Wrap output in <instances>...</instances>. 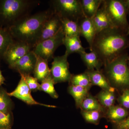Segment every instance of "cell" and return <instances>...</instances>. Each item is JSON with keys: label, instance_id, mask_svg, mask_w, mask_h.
Listing matches in <instances>:
<instances>
[{"label": "cell", "instance_id": "obj_1", "mask_svg": "<svg viewBox=\"0 0 129 129\" xmlns=\"http://www.w3.org/2000/svg\"><path fill=\"white\" fill-rule=\"evenodd\" d=\"M129 48V40L126 34L119 29L109 28L97 33L92 50L97 54L103 65L125 52Z\"/></svg>", "mask_w": 129, "mask_h": 129}, {"label": "cell", "instance_id": "obj_2", "mask_svg": "<svg viewBox=\"0 0 129 129\" xmlns=\"http://www.w3.org/2000/svg\"><path fill=\"white\" fill-rule=\"evenodd\" d=\"M53 13L50 9L29 15L8 29L13 39L33 48L37 44L44 24Z\"/></svg>", "mask_w": 129, "mask_h": 129}, {"label": "cell", "instance_id": "obj_3", "mask_svg": "<svg viewBox=\"0 0 129 129\" xmlns=\"http://www.w3.org/2000/svg\"><path fill=\"white\" fill-rule=\"evenodd\" d=\"M40 2L37 0H0V26L9 28L30 15Z\"/></svg>", "mask_w": 129, "mask_h": 129}, {"label": "cell", "instance_id": "obj_4", "mask_svg": "<svg viewBox=\"0 0 129 129\" xmlns=\"http://www.w3.org/2000/svg\"><path fill=\"white\" fill-rule=\"evenodd\" d=\"M129 56L126 52L104 65L102 72L113 88L123 90L129 88Z\"/></svg>", "mask_w": 129, "mask_h": 129}, {"label": "cell", "instance_id": "obj_5", "mask_svg": "<svg viewBox=\"0 0 129 129\" xmlns=\"http://www.w3.org/2000/svg\"><path fill=\"white\" fill-rule=\"evenodd\" d=\"M104 7L112 28L119 29L126 34L128 28L127 15L129 12L124 1L103 0Z\"/></svg>", "mask_w": 129, "mask_h": 129}, {"label": "cell", "instance_id": "obj_6", "mask_svg": "<svg viewBox=\"0 0 129 129\" xmlns=\"http://www.w3.org/2000/svg\"><path fill=\"white\" fill-rule=\"evenodd\" d=\"M50 9L61 19L78 22L84 17L80 0H52Z\"/></svg>", "mask_w": 129, "mask_h": 129}, {"label": "cell", "instance_id": "obj_7", "mask_svg": "<svg viewBox=\"0 0 129 129\" xmlns=\"http://www.w3.org/2000/svg\"><path fill=\"white\" fill-rule=\"evenodd\" d=\"M64 37V33L61 27L54 36L38 43L32 50L36 55L48 61L53 59L55 51L63 45Z\"/></svg>", "mask_w": 129, "mask_h": 129}, {"label": "cell", "instance_id": "obj_8", "mask_svg": "<svg viewBox=\"0 0 129 129\" xmlns=\"http://www.w3.org/2000/svg\"><path fill=\"white\" fill-rule=\"evenodd\" d=\"M68 56L64 53L63 55L53 57L50 72L55 84L69 82L70 80L72 75L69 71V64L68 61Z\"/></svg>", "mask_w": 129, "mask_h": 129}, {"label": "cell", "instance_id": "obj_9", "mask_svg": "<svg viewBox=\"0 0 129 129\" xmlns=\"http://www.w3.org/2000/svg\"><path fill=\"white\" fill-rule=\"evenodd\" d=\"M32 49V47L27 43L14 40L8 47L3 59L8 66H10L28 53Z\"/></svg>", "mask_w": 129, "mask_h": 129}, {"label": "cell", "instance_id": "obj_10", "mask_svg": "<svg viewBox=\"0 0 129 129\" xmlns=\"http://www.w3.org/2000/svg\"><path fill=\"white\" fill-rule=\"evenodd\" d=\"M21 76V79L15 90L11 92H8L10 96L14 97L29 105H39L51 108L56 107L53 105L42 104L36 101L31 95V91L25 81L24 77L23 76Z\"/></svg>", "mask_w": 129, "mask_h": 129}, {"label": "cell", "instance_id": "obj_11", "mask_svg": "<svg viewBox=\"0 0 129 129\" xmlns=\"http://www.w3.org/2000/svg\"><path fill=\"white\" fill-rule=\"evenodd\" d=\"M37 58V55L32 50L9 67L18 72L21 76L31 75L34 73Z\"/></svg>", "mask_w": 129, "mask_h": 129}, {"label": "cell", "instance_id": "obj_12", "mask_svg": "<svg viewBox=\"0 0 129 129\" xmlns=\"http://www.w3.org/2000/svg\"><path fill=\"white\" fill-rule=\"evenodd\" d=\"M61 27V19L53 12L51 16L44 24L40 37L37 44L53 37L58 32Z\"/></svg>", "mask_w": 129, "mask_h": 129}, {"label": "cell", "instance_id": "obj_13", "mask_svg": "<svg viewBox=\"0 0 129 129\" xmlns=\"http://www.w3.org/2000/svg\"><path fill=\"white\" fill-rule=\"evenodd\" d=\"M81 36L85 38L92 50V44L97 34L96 29L91 18L85 16L81 19L78 22Z\"/></svg>", "mask_w": 129, "mask_h": 129}, {"label": "cell", "instance_id": "obj_14", "mask_svg": "<svg viewBox=\"0 0 129 129\" xmlns=\"http://www.w3.org/2000/svg\"><path fill=\"white\" fill-rule=\"evenodd\" d=\"M85 72L89 75L92 85L99 86L102 90L115 92V88L111 86L107 79L101 71L87 69Z\"/></svg>", "mask_w": 129, "mask_h": 129}, {"label": "cell", "instance_id": "obj_15", "mask_svg": "<svg viewBox=\"0 0 129 129\" xmlns=\"http://www.w3.org/2000/svg\"><path fill=\"white\" fill-rule=\"evenodd\" d=\"M80 37L64 36L63 45L66 47L65 54L69 56L72 53H77L80 55L85 52L86 48L82 46Z\"/></svg>", "mask_w": 129, "mask_h": 129}, {"label": "cell", "instance_id": "obj_16", "mask_svg": "<svg viewBox=\"0 0 129 129\" xmlns=\"http://www.w3.org/2000/svg\"><path fill=\"white\" fill-rule=\"evenodd\" d=\"M91 18L96 29L97 34L104 29L112 28L108 17L102 4L95 14Z\"/></svg>", "mask_w": 129, "mask_h": 129}, {"label": "cell", "instance_id": "obj_17", "mask_svg": "<svg viewBox=\"0 0 129 129\" xmlns=\"http://www.w3.org/2000/svg\"><path fill=\"white\" fill-rule=\"evenodd\" d=\"M105 115L109 121L115 124L125 119L129 115V112L122 106L113 105L108 109Z\"/></svg>", "mask_w": 129, "mask_h": 129}, {"label": "cell", "instance_id": "obj_18", "mask_svg": "<svg viewBox=\"0 0 129 129\" xmlns=\"http://www.w3.org/2000/svg\"><path fill=\"white\" fill-rule=\"evenodd\" d=\"M37 61L34 70V77L42 82L51 74L50 69L48 66V60L37 56Z\"/></svg>", "mask_w": 129, "mask_h": 129}, {"label": "cell", "instance_id": "obj_19", "mask_svg": "<svg viewBox=\"0 0 129 129\" xmlns=\"http://www.w3.org/2000/svg\"><path fill=\"white\" fill-rule=\"evenodd\" d=\"M90 88L72 85L69 86L68 92L74 99L77 108H80L83 101L89 94Z\"/></svg>", "mask_w": 129, "mask_h": 129}, {"label": "cell", "instance_id": "obj_20", "mask_svg": "<svg viewBox=\"0 0 129 129\" xmlns=\"http://www.w3.org/2000/svg\"><path fill=\"white\" fill-rule=\"evenodd\" d=\"M81 58L89 70H101L103 65L97 54L94 51L89 53H84L80 54Z\"/></svg>", "mask_w": 129, "mask_h": 129}, {"label": "cell", "instance_id": "obj_21", "mask_svg": "<svg viewBox=\"0 0 129 129\" xmlns=\"http://www.w3.org/2000/svg\"><path fill=\"white\" fill-rule=\"evenodd\" d=\"M84 15L92 18L101 5L103 0H80Z\"/></svg>", "mask_w": 129, "mask_h": 129}, {"label": "cell", "instance_id": "obj_22", "mask_svg": "<svg viewBox=\"0 0 129 129\" xmlns=\"http://www.w3.org/2000/svg\"><path fill=\"white\" fill-rule=\"evenodd\" d=\"M14 108V102L6 90L2 86H0V111L8 114L12 112Z\"/></svg>", "mask_w": 129, "mask_h": 129}, {"label": "cell", "instance_id": "obj_23", "mask_svg": "<svg viewBox=\"0 0 129 129\" xmlns=\"http://www.w3.org/2000/svg\"><path fill=\"white\" fill-rule=\"evenodd\" d=\"M61 28L64 36L80 37V29L78 22L66 19H61Z\"/></svg>", "mask_w": 129, "mask_h": 129}, {"label": "cell", "instance_id": "obj_24", "mask_svg": "<svg viewBox=\"0 0 129 129\" xmlns=\"http://www.w3.org/2000/svg\"><path fill=\"white\" fill-rule=\"evenodd\" d=\"M14 40L8 29L0 26V60L3 59L8 47Z\"/></svg>", "mask_w": 129, "mask_h": 129}, {"label": "cell", "instance_id": "obj_25", "mask_svg": "<svg viewBox=\"0 0 129 129\" xmlns=\"http://www.w3.org/2000/svg\"><path fill=\"white\" fill-rule=\"evenodd\" d=\"M80 108L82 111H99L105 113L104 107L100 104L96 98L90 94H89L83 101Z\"/></svg>", "mask_w": 129, "mask_h": 129}, {"label": "cell", "instance_id": "obj_26", "mask_svg": "<svg viewBox=\"0 0 129 129\" xmlns=\"http://www.w3.org/2000/svg\"><path fill=\"white\" fill-rule=\"evenodd\" d=\"M114 91L107 90H102L97 95L96 98L104 107H110L114 105L116 97Z\"/></svg>", "mask_w": 129, "mask_h": 129}, {"label": "cell", "instance_id": "obj_27", "mask_svg": "<svg viewBox=\"0 0 129 129\" xmlns=\"http://www.w3.org/2000/svg\"><path fill=\"white\" fill-rule=\"evenodd\" d=\"M70 85L90 88L92 85L89 77L85 72L79 74L72 75L69 81Z\"/></svg>", "mask_w": 129, "mask_h": 129}, {"label": "cell", "instance_id": "obj_28", "mask_svg": "<svg viewBox=\"0 0 129 129\" xmlns=\"http://www.w3.org/2000/svg\"><path fill=\"white\" fill-rule=\"evenodd\" d=\"M55 84L54 81L50 74L42 81L40 86V91L46 92L54 99H57L58 95L55 89Z\"/></svg>", "mask_w": 129, "mask_h": 129}, {"label": "cell", "instance_id": "obj_29", "mask_svg": "<svg viewBox=\"0 0 129 129\" xmlns=\"http://www.w3.org/2000/svg\"><path fill=\"white\" fill-rule=\"evenodd\" d=\"M81 114L85 121L88 123L97 125L105 113L99 111H81Z\"/></svg>", "mask_w": 129, "mask_h": 129}, {"label": "cell", "instance_id": "obj_30", "mask_svg": "<svg viewBox=\"0 0 129 129\" xmlns=\"http://www.w3.org/2000/svg\"><path fill=\"white\" fill-rule=\"evenodd\" d=\"M14 120L13 112L6 114L0 111V129L11 128Z\"/></svg>", "mask_w": 129, "mask_h": 129}, {"label": "cell", "instance_id": "obj_31", "mask_svg": "<svg viewBox=\"0 0 129 129\" xmlns=\"http://www.w3.org/2000/svg\"><path fill=\"white\" fill-rule=\"evenodd\" d=\"M24 77L31 91L36 92L40 90V84H39L37 79L34 77H32L31 75H28Z\"/></svg>", "mask_w": 129, "mask_h": 129}, {"label": "cell", "instance_id": "obj_32", "mask_svg": "<svg viewBox=\"0 0 129 129\" xmlns=\"http://www.w3.org/2000/svg\"><path fill=\"white\" fill-rule=\"evenodd\" d=\"M117 101L120 106L126 109H129V88L123 90V92L118 98Z\"/></svg>", "mask_w": 129, "mask_h": 129}, {"label": "cell", "instance_id": "obj_33", "mask_svg": "<svg viewBox=\"0 0 129 129\" xmlns=\"http://www.w3.org/2000/svg\"><path fill=\"white\" fill-rule=\"evenodd\" d=\"M114 129H129V114L124 120L114 124Z\"/></svg>", "mask_w": 129, "mask_h": 129}, {"label": "cell", "instance_id": "obj_34", "mask_svg": "<svg viewBox=\"0 0 129 129\" xmlns=\"http://www.w3.org/2000/svg\"><path fill=\"white\" fill-rule=\"evenodd\" d=\"M5 79L3 75L1 68H0V86H2V85L5 83Z\"/></svg>", "mask_w": 129, "mask_h": 129}, {"label": "cell", "instance_id": "obj_35", "mask_svg": "<svg viewBox=\"0 0 129 129\" xmlns=\"http://www.w3.org/2000/svg\"><path fill=\"white\" fill-rule=\"evenodd\" d=\"M124 1L126 6H127V7L129 9V0H125Z\"/></svg>", "mask_w": 129, "mask_h": 129}, {"label": "cell", "instance_id": "obj_36", "mask_svg": "<svg viewBox=\"0 0 129 129\" xmlns=\"http://www.w3.org/2000/svg\"><path fill=\"white\" fill-rule=\"evenodd\" d=\"M126 36H128V35H129V25L128 26V30H127V33L126 34Z\"/></svg>", "mask_w": 129, "mask_h": 129}, {"label": "cell", "instance_id": "obj_37", "mask_svg": "<svg viewBox=\"0 0 129 129\" xmlns=\"http://www.w3.org/2000/svg\"><path fill=\"white\" fill-rule=\"evenodd\" d=\"M128 67H129V60L128 61Z\"/></svg>", "mask_w": 129, "mask_h": 129}, {"label": "cell", "instance_id": "obj_38", "mask_svg": "<svg viewBox=\"0 0 129 129\" xmlns=\"http://www.w3.org/2000/svg\"><path fill=\"white\" fill-rule=\"evenodd\" d=\"M8 129H13L12 128H11Z\"/></svg>", "mask_w": 129, "mask_h": 129}]
</instances>
